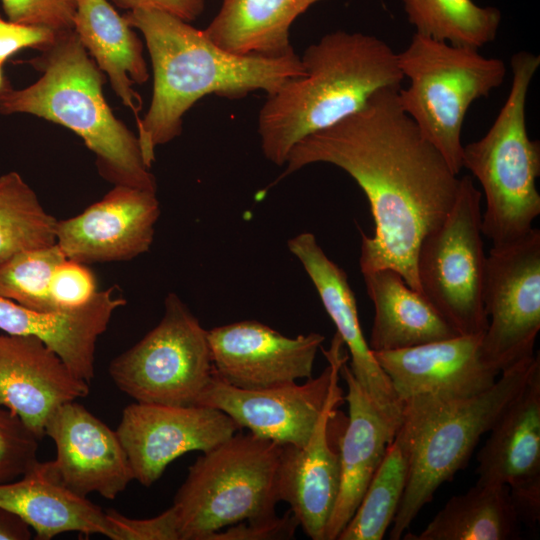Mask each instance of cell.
Listing matches in <instances>:
<instances>
[{"instance_id":"1","label":"cell","mask_w":540,"mask_h":540,"mask_svg":"<svg viewBox=\"0 0 540 540\" xmlns=\"http://www.w3.org/2000/svg\"><path fill=\"white\" fill-rule=\"evenodd\" d=\"M399 88L379 90L356 113L300 140L277 181L315 163L345 171L365 193L375 224L372 237L360 231L361 273L393 268L421 293L419 246L448 215L461 178L401 109Z\"/></svg>"},{"instance_id":"2","label":"cell","mask_w":540,"mask_h":540,"mask_svg":"<svg viewBox=\"0 0 540 540\" xmlns=\"http://www.w3.org/2000/svg\"><path fill=\"white\" fill-rule=\"evenodd\" d=\"M123 17L142 33L153 69L151 104L146 115L136 120L148 168L155 160V148L181 134L184 114L202 97L240 98L256 90L270 95L304 73L294 51L280 57L234 54L214 43L204 30L159 9L139 8Z\"/></svg>"},{"instance_id":"3","label":"cell","mask_w":540,"mask_h":540,"mask_svg":"<svg viewBox=\"0 0 540 540\" xmlns=\"http://www.w3.org/2000/svg\"><path fill=\"white\" fill-rule=\"evenodd\" d=\"M304 73L267 96L258 115L266 159L283 166L300 140L362 109L376 92L399 88L398 53L376 36L337 30L309 45Z\"/></svg>"},{"instance_id":"4","label":"cell","mask_w":540,"mask_h":540,"mask_svg":"<svg viewBox=\"0 0 540 540\" xmlns=\"http://www.w3.org/2000/svg\"><path fill=\"white\" fill-rule=\"evenodd\" d=\"M29 63L42 73L30 86L12 88L0 113L31 114L80 136L96 157L99 174L114 185L157 191L138 138L117 119L103 95L104 74L73 30L62 32Z\"/></svg>"},{"instance_id":"5","label":"cell","mask_w":540,"mask_h":540,"mask_svg":"<svg viewBox=\"0 0 540 540\" xmlns=\"http://www.w3.org/2000/svg\"><path fill=\"white\" fill-rule=\"evenodd\" d=\"M539 365L538 353L526 357L503 370L488 389L472 396L413 397L402 402L397 432L407 445L410 468L390 539H400L437 489L465 467L481 436Z\"/></svg>"},{"instance_id":"6","label":"cell","mask_w":540,"mask_h":540,"mask_svg":"<svg viewBox=\"0 0 540 540\" xmlns=\"http://www.w3.org/2000/svg\"><path fill=\"white\" fill-rule=\"evenodd\" d=\"M510 65L512 82L505 103L486 134L463 146L462 152V168L479 181L484 193L482 233L492 247L525 236L540 214V143L529 138L526 126L527 98L540 56L519 51Z\"/></svg>"},{"instance_id":"7","label":"cell","mask_w":540,"mask_h":540,"mask_svg":"<svg viewBox=\"0 0 540 540\" xmlns=\"http://www.w3.org/2000/svg\"><path fill=\"white\" fill-rule=\"evenodd\" d=\"M409 86L400 87L401 109L421 134L442 154L451 170L462 169L461 133L468 109L504 81L505 63L478 49L452 45L417 33L398 52Z\"/></svg>"},{"instance_id":"8","label":"cell","mask_w":540,"mask_h":540,"mask_svg":"<svg viewBox=\"0 0 540 540\" xmlns=\"http://www.w3.org/2000/svg\"><path fill=\"white\" fill-rule=\"evenodd\" d=\"M281 449L240 430L202 452L173 500L180 540H209L228 526L275 515Z\"/></svg>"},{"instance_id":"9","label":"cell","mask_w":540,"mask_h":540,"mask_svg":"<svg viewBox=\"0 0 540 540\" xmlns=\"http://www.w3.org/2000/svg\"><path fill=\"white\" fill-rule=\"evenodd\" d=\"M481 197L472 178L461 177L451 210L417 253L421 293L460 335L483 334L488 325Z\"/></svg>"},{"instance_id":"10","label":"cell","mask_w":540,"mask_h":540,"mask_svg":"<svg viewBox=\"0 0 540 540\" xmlns=\"http://www.w3.org/2000/svg\"><path fill=\"white\" fill-rule=\"evenodd\" d=\"M108 372L135 402L195 405L214 374L207 330L175 293H169L160 322L115 357Z\"/></svg>"},{"instance_id":"11","label":"cell","mask_w":540,"mask_h":540,"mask_svg":"<svg viewBox=\"0 0 540 540\" xmlns=\"http://www.w3.org/2000/svg\"><path fill=\"white\" fill-rule=\"evenodd\" d=\"M484 306L488 318L481 339L483 358L502 372L535 354L540 330V230L491 247L486 261Z\"/></svg>"},{"instance_id":"12","label":"cell","mask_w":540,"mask_h":540,"mask_svg":"<svg viewBox=\"0 0 540 540\" xmlns=\"http://www.w3.org/2000/svg\"><path fill=\"white\" fill-rule=\"evenodd\" d=\"M323 353L327 366L319 376L303 384L248 390L229 385L214 373L195 405L224 412L241 429L258 437L280 445L303 446L324 409L334 375L349 359L337 333Z\"/></svg>"},{"instance_id":"13","label":"cell","mask_w":540,"mask_h":540,"mask_svg":"<svg viewBox=\"0 0 540 540\" xmlns=\"http://www.w3.org/2000/svg\"><path fill=\"white\" fill-rule=\"evenodd\" d=\"M240 430L215 408L134 402L124 408L116 433L134 480L150 487L178 457L208 451Z\"/></svg>"},{"instance_id":"14","label":"cell","mask_w":540,"mask_h":540,"mask_svg":"<svg viewBox=\"0 0 540 540\" xmlns=\"http://www.w3.org/2000/svg\"><path fill=\"white\" fill-rule=\"evenodd\" d=\"M214 373L237 388L256 390L312 377L325 337L311 332L288 337L255 320L207 330Z\"/></svg>"},{"instance_id":"15","label":"cell","mask_w":540,"mask_h":540,"mask_svg":"<svg viewBox=\"0 0 540 540\" xmlns=\"http://www.w3.org/2000/svg\"><path fill=\"white\" fill-rule=\"evenodd\" d=\"M159 215L156 192L114 185L82 213L57 220L56 244L82 264L128 261L150 249Z\"/></svg>"},{"instance_id":"16","label":"cell","mask_w":540,"mask_h":540,"mask_svg":"<svg viewBox=\"0 0 540 540\" xmlns=\"http://www.w3.org/2000/svg\"><path fill=\"white\" fill-rule=\"evenodd\" d=\"M340 371L331 382L328 398L316 426L303 446L282 445L276 491L288 503L299 526L313 540H325L326 529L340 488L339 440L333 428L337 408L344 401Z\"/></svg>"},{"instance_id":"17","label":"cell","mask_w":540,"mask_h":540,"mask_svg":"<svg viewBox=\"0 0 540 540\" xmlns=\"http://www.w3.org/2000/svg\"><path fill=\"white\" fill-rule=\"evenodd\" d=\"M483 334L373 354L401 404L413 397L463 398L488 389L501 373L482 356Z\"/></svg>"},{"instance_id":"18","label":"cell","mask_w":540,"mask_h":540,"mask_svg":"<svg viewBox=\"0 0 540 540\" xmlns=\"http://www.w3.org/2000/svg\"><path fill=\"white\" fill-rule=\"evenodd\" d=\"M45 436L56 446L52 464L57 474L80 496L98 493L113 500L134 480L116 431L77 401L65 403L53 412Z\"/></svg>"},{"instance_id":"19","label":"cell","mask_w":540,"mask_h":540,"mask_svg":"<svg viewBox=\"0 0 540 540\" xmlns=\"http://www.w3.org/2000/svg\"><path fill=\"white\" fill-rule=\"evenodd\" d=\"M89 384L39 338L0 333V406L39 440L53 412L87 396Z\"/></svg>"},{"instance_id":"20","label":"cell","mask_w":540,"mask_h":540,"mask_svg":"<svg viewBox=\"0 0 540 540\" xmlns=\"http://www.w3.org/2000/svg\"><path fill=\"white\" fill-rule=\"evenodd\" d=\"M287 246L304 267L336 326V333L349 352L348 366L355 379L383 414L400 426L402 404L363 335L356 299L345 271L329 259L310 232L291 238Z\"/></svg>"},{"instance_id":"21","label":"cell","mask_w":540,"mask_h":540,"mask_svg":"<svg viewBox=\"0 0 540 540\" xmlns=\"http://www.w3.org/2000/svg\"><path fill=\"white\" fill-rule=\"evenodd\" d=\"M125 304L116 285L97 291L81 307L56 311L33 310L0 296V330L39 338L76 376L90 383L95 375L97 340L115 310Z\"/></svg>"},{"instance_id":"22","label":"cell","mask_w":540,"mask_h":540,"mask_svg":"<svg viewBox=\"0 0 540 540\" xmlns=\"http://www.w3.org/2000/svg\"><path fill=\"white\" fill-rule=\"evenodd\" d=\"M347 386L349 415L339 438L340 488L325 540L338 535L355 513L399 426L376 406L352 374L347 361L340 368Z\"/></svg>"},{"instance_id":"23","label":"cell","mask_w":540,"mask_h":540,"mask_svg":"<svg viewBox=\"0 0 540 540\" xmlns=\"http://www.w3.org/2000/svg\"><path fill=\"white\" fill-rule=\"evenodd\" d=\"M0 506L21 518L38 540L65 532L110 534L105 510L69 489L52 461L38 460L20 478L0 484Z\"/></svg>"},{"instance_id":"24","label":"cell","mask_w":540,"mask_h":540,"mask_svg":"<svg viewBox=\"0 0 540 540\" xmlns=\"http://www.w3.org/2000/svg\"><path fill=\"white\" fill-rule=\"evenodd\" d=\"M374 306L372 352L414 347L460 335L420 292L393 268L362 272Z\"/></svg>"},{"instance_id":"25","label":"cell","mask_w":540,"mask_h":540,"mask_svg":"<svg viewBox=\"0 0 540 540\" xmlns=\"http://www.w3.org/2000/svg\"><path fill=\"white\" fill-rule=\"evenodd\" d=\"M488 432L477 455V483L511 485L540 476V365Z\"/></svg>"},{"instance_id":"26","label":"cell","mask_w":540,"mask_h":540,"mask_svg":"<svg viewBox=\"0 0 540 540\" xmlns=\"http://www.w3.org/2000/svg\"><path fill=\"white\" fill-rule=\"evenodd\" d=\"M73 29L116 95L139 119L142 99L132 86L144 84L149 72L133 28L108 0H76Z\"/></svg>"},{"instance_id":"27","label":"cell","mask_w":540,"mask_h":540,"mask_svg":"<svg viewBox=\"0 0 540 540\" xmlns=\"http://www.w3.org/2000/svg\"><path fill=\"white\" fill-rule=\"evenodd\" d=\"M323 0H222L203 29L224 50L238 55L280 57L294 51L289 31L295 19Z\"/></svg>"},{"instance_id":"28","label":"cell","mask_w":540,"mask_h":540,"mask_svg":"<svg viewBox=\"0 0 540 540\" xmlns=\"http://www.w3.org/2000/svg\"><path fill=\"white\" fill-rule=\"evenodd\" d=\"M519 521L508 485L477 483L466 493L451 497L412 540H508L518 536Z\"/></svg>"},{"instance_id":"29","label":"cell","mask_w":540,"mask_h":540,"mask_svg":"<svg viewBox=\"0 0 540 540\" xmlns=\"http://www.w3.org/2000/svg\"><path fill=\"white\" fill-rule=\"evenodd\" d=\"M410 468L407 445L396 432L355 513L337 540H381L392 525Z\"/></svg>"},{"instance_id":"30","label":"cell","mask_w":540,"mask_h":540,"mask_svg":"<svg viewBox=\"0 0 540 540\" xmlns=\"http://www.w3.org/2000/svg\"><path fill=\"white\" fill-rule=\"evenodd\" d=\"M402 1L417 34L478 50L497 36L501 12L495 7H481L473 0Z\"/></svg>"},{"instance_id":"31","label":"cell","mask_w":540,"mask_h":540,"mask_svg":"<svg viewBox=\"0 0 540 540\" xmlns=\"http://www.w3.org/2000/svg\"><path fill=\"white\" fill-rule=\"evenodd\" d=\"M57 220L22 176H0V264L24 250L56 243Z\"/></svg>"},{"instance_id":"32","label":"cell","mask_w":540,"mask_h":540,"mask_svg":"<svg viewBox=\"0 0 540 540\" xmlns=\"http://www.w3.org/2000/svg\"><path fill=\"white\" fill-rule=\"evenodd\" d=\"M66 259L56 243L17 253L0 264V296L33 310H58L50 285L55 269Z\"/></svg>"},{"instance_id":"33","label":"cell","mask_w":540,"mask_h":540,"mask_svg":"<svg viewBox=\"0 0 540 540\" xmlns=\"http://www.w3.org/2000/svg\"><path fill=\"white\" fill-rule=\"evenodd\" d=\"M39 441L17 415L0 406V484L20 478L38 461Z\"/></svg>"},{"instance_id":"34","label":"cell","mask_w":540,"mask_h":540,"mask_svg":"<svg viewBox=\"0 0 540 540\" xmlns=\"http://www.w3.org/2000/svg\"><path fill=\"white\" fill-rule=\"evenodd\" d=\"M1 3L10 21L59 32L73 30L76 0H1Z\"/></svg>"},{"instance_id":"35","label":"cell","mask_w":540,"mask_h":540,"mask_svg":"<svg viewBox=\"0 0 540 540\" xmlns=\"http://www.w3.org/2000/svg\"><path fill=\"white\" fill-rule=\"evenodd\" d=\"M112 540H180L176 509L172 505L149 519L129 518L116 510H105Z\"/></svg>"},{"instance_id":"36","label":"cell","mask_w":540,"mask_h":540,"mask_svg":"<svg viewBox=\"0 0 540 540\" xmlns=\"http://www.w3.org/2000/svg\"><path fill=\"white\" fill-rule=\"evenodd\" d=\"M94 274L85 264L66 259L54 271L50 293L58 310L87 304L96 294Z\"/></svg>"},{"instance_id":"37","label":"cell","mask_w":540,"mask_h":540,"mask_svg":"<svg viewBox=\"0 0 540 540\" xmlns=\"http://www.w3.org/2000/svg\"><path fill=\"white\" fill-rule=\"evenodd\" d=\"M299 526L289 510L283 516L243 521L215 532L209 540H285L292 539Z\"/></svg>"},{"instance_id":"38","label":"cell","mask_w":540,"mask_h":540,"mask_svg":"<svg viewBox=\"0 0 540 540\" xmlns=\"http://www.w3.org/2000/svg\"><path fill=\"white\" fill-rule=\"evenodd\" d=\"M62 32L43 26L16 23L0 16V63L5 64L10 57L24 48L43 50Z\"/></svg>"},{"instance_id":"39","label":"cell","mask_w":540,"mask_h":540,"mask_svg":"<svg viewBox=\"0 0 540 540\" xmlns=\"http://www.w3.org/2000/svg\"><path fill=\"white\" fill-rule=\"evenodd\" d=\"M509 487V497L519 523L536 527L540 520V476Z\"/></svg>"},{"instance_id":"40","label":"cell","mask_w":540,"mask_h":540,"mask_svg":"<svg viewBox=\"0 0 540 540\" xmlns=\"http://www.w3.org/2000/svg\"><path fill=\"white\" fill-rule=\"evenodd\" d=\"M114 7L131 11L139 8L159 9L190 22L201 15L204 0H108Z\"/></svg>"},{"instance_id":"41","label":"cell","mask_w":540,"mask_h":540,"mask_svg":"<svg viewBox=\"0 0 540 540\" xmlns=\"http://www.w3.org/2000/svg\"><path fill=\"white\" fill-rule=\"evenodd\" d=\"M30 527L16 514L0 506V540H28Z\"/></svg>"},{"instance_id":"42","label":"cell","mask_w":540,"mask_h":540,"mask_svg":"<svg viewBox=\"0 0 540 540\" xmlns=\"http://www.w3.org/2000/svg\"><path fill=\"white\" fill-rule=\"evenodd\" d=\"M3 66L4 64L0 63V99L13 88L4 74Z\"/></svg>"}]
</instances>
